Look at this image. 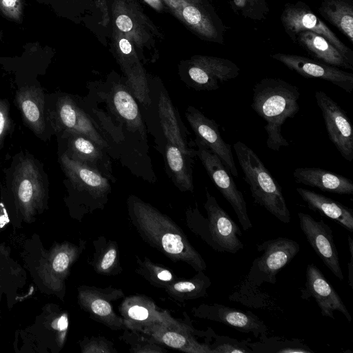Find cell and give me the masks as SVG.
I'll use <instances>...</instances> for the list:
<instances>
[{
    "mask_svg": "<svg viewBox=\"0 0 353 353\" xmlns=\"http://www.w3.org/2000/svg\"><path fill=\"white\" fill-rule=\"evenodd\" d=\"M131 223L141 238L172 261H182L196 272L207 265L181 228L168 216L134 195L127 200Z\"/></svg>",
    "mask_w": 353,
    "mask_h": 353,
    "instance_id": "6da1fadb",
    "label": "cell"
},
{
    "mask_svg": "<svg viewBox=\"0 0 353 353\" xmlns=\"http://www.w3.org/2000/svg\"><path fill=\"white\" fill-rule=\"evenodd\" d=\"M299 88L281 79L264 78L254 85L251 107L267 122L264 128L270 149L278 152L281 147L289 145L282 135L281 127L299 112Z\"/></svg>",
    "mask_w": 353,
    "mask_h": 353,
    "instance_id": "3957f363",
    "label": "cell"
},
{
    "mask_svg": "<svg viewBox=\"0 0 353 353\" xmlns=\"http://www.w3.org/2000/svg\"><path fill=\"white\" fill-rule=\"evenodd\" d=\"M319 12L353 43V0H322Z\"/></svg>",
    "mask_w": 353,
    "mask_h": 353,
    "instance_id": "f546056e",
    "label": "cell"
},
{
    "mask_svg": "<svg viewBox=\"0 0 353 353\" xmlns=\"http://www.w3.org/2000/svg\"><path fill=\"white\" fill-rule=\"evenodd\" d=\"M300 291L302 299L315 300L323 316L334 319V312L338 311L351 322L352 316L342 299L314 263L307 265L306 281Z\"/></svg>",
    "mask_w": 353,
    "mask_h": 353,
    "instance_id": "4fadbf2b",
    "label": "cell"
},
{
    "mask_svg": "<svg viewBox=\"0 0 353 353\" xmlns=\"http://www.w3.org/2000/svg\"><path fill=\"white\" fill-rule=\"evenodd\" d=\"M0 12L7 18L20 22L23 17V4L21 0H0Z\"/></svg>",
    "mask_w": 353,
    "mask_h": 353,
    "instance_id": "74e56055",
    "label": "cell"
},
{
    "mask_svg": "<svg viewBox=\"0 0 353 353\" xmlns=\"http://www.w3.org/2000/svg\"><path fill=\"white\" fill-rule=\"evenodd\" d=\"M314 96L330 140L342 157L351 162L353 159V130L346 112L325 92L316 91Z\"/></svg>",
    "mask_w": 353,
    "mask_h": 353,
    "instance_id": "8fae6325",
    "label": "cell"
},
{
    "mask_svg": "<svg viewBox=\"0 0 353 353\" xmlns=\"http://www.w3.org/2000/svg\"><path fill=\"white\" fill-rule=\"evenodd\" d=\"M60 160L65 176L82 196L83 214L103 209L111 192L109 179L92 168L72 159L65 152Z\"/></svg>",
    "mask_w": 353,
    "mask_h": 353,
    "instance_id": "8992f818",
    "label": "cell"
},
{
    "mask_svg": "<svg viewBox=\"0 0 353 353\" xmlns=\"http://www.w3.org/2000/svg\"><path fill=\"white\" fill-rule=\"evenodd\" d=\"M281 21L285 32L294 42L299 32L305 30L313 32L327 39L353 64V51L305 3H286L281 15Z\"/></svg>",
    "mask_w": 353,
    "mask_h": 353,
    "instance_id": "ba28073f",
    "label": "cell"
},
{
    "mask_svg": "<svg viewBox=\"0 0 353 353\" xmlns=\"http://www.w3.org/2000/svg\"><path fill=\"white\" fill-rule=\"evenodd\" d=\"M175 11H179L185 22L196 32L208 40L222 42L220 32L209 17L196 6L184 0H166Z\"/></svg>",
    "mask_w": 353,
    "mask_h": 353,
    "instance_id": "f1b7e54d",
    "label": "cell"
},
{
    "mask_svg": "<svg viewBox=\"0 0 353 353\" xmlns=\"http://www.w3.org/2000/svg\"><path fill=\"white\" fill-rule=\"evenodd\" d=\"M10 127L8 108L7 104L0 100V144Z\"/></svg>",
    "mask_w": 353,
    "mask_h": 353,
    "instance_id": "f35d334b",
    "label": "cell"
},
{
    "mask_svg": "<svg viewBox=\"0 0 353 353\" xmlns=\"http://www.w3.org/2000/svg\"><path fill=\"white\" fill-rule=\"evenodd\" d=\"M136 258L135 272L156 288L165 289L179 279L170 269L152 261L146 256L140 259L136 256Z\"/></svg>",
    "mask_w": 353,
    "mask_h": 353,
    "instance_id": "d6a6232c",
    "label": "cell"
},
{
    "mask_svg": "<svg viewBox=\"0 0 353 353\" xmlns=\"http://www.w3.org/2000/svg\"><path fill=\"white\" fill-rule=\"evenodd\" d=\"M150 6L155 8L156 10H161L162 8V3L161 0H144Z\"/></svg>",
    "mask_w": 353,
    "mask_h": 353,
    "instance_id": "7bdbcfd3",
    "label": "cell"
},
{
    "mask_svg": "<svg viewBox=\"0 0 353 353\" xmlns=\"http://www.w3.org/2000/svg\"><path fill=\"white\" fill-rule=\"evenodd\" d=\"M259 341L248 343L254 353H314L305 343L296 339H288L279 336H260Z\"/></svg>",
    "mask_w": 353,
    "mask_h": 353,
    "instance_id": "1f68e13d",
    "label": "cell"
},
{
    "mask_svg": "<svg viewBox=\"0 0 353 353\" xmlns=\"http://www.w3.org/2000/svg\"><path fill=\"white\" fill-rule=\"evenodd\" d=\"M213 332L210 327L199 331L191 325L178 321L174 323H157L143 328L141 332L157 343L188 353H211L210 343H200L196 335L208 336Z\"/></svg>",
    "mask_w": 353,
    "mask_h": 353,
    "instance_id": "30bf717a",
    "label": "cell"
},
{
    "mask_svg": "<svg viewBox=\"0 0 353 353\" xmlns=\"http://www.w3.org/2000/svg\"><path fill=\"white\" fill-rule=\"evenodd\" d=\"M56 114L58 125L65 132L85 136L107 152L109 144L102 130L70 97L58 99Z\"/></svg>",
    "mask_w": 353,
    "mask_h": 353,
    "instance_id": "2e32d148",
    "label": "cell"
},
{
    "mask_svg": "<svg viewBox=\"0 0 353 353\" xmlns=\"http://www.w3.org/2000/svg\"><path fill=\"white\" fill-rule=\"evenodd\" d=\"M298 217L300 228L313 250L333 274L341 281H343L332 228L323 219L315 220L306 213L299 212Z\"/></svg>",
    "mask_w": 353,
    "mask_h": 353,
    "instance_id": "7c38bea8",
    "label": "cell"
},
{
    "mask_svg": "<svg viewBox=\"0 0 353 353\" xmlns=\"http://www.w3.org/2000/svg\"><path fill=\"white\" fill-rule=\"evenodd\" d=\"M203 207L207 216L198 206L185 211L188 228L212 249L219 252L236 254L244 247L239 237L243 235L238 225L219 205L216 198L206 190Z\"/></svg>",
    "mask_w": 353,
    "mask_h": 353,
    "instance_id": "277c9868",
    "label": "cell"
},
{
    "mask_svg": "<svg viewBox=\"0 0 353 353\" xmlns=\"http://www.w3.org/2000/svg\"><path fill=\"white\" fill-rule=\"evenodd\" d=\"M119 309L125 328L137 332L154 324L179 321L144 295H131L123 298Z\"/></svg>",
    "mask_w": 353,
    "mask_h": 353,
    "instance_id": "ac0fdd59",
    "label": "cell"
},
{
    "mask_svg": "<svg viewBox=\"0 0 353 353\" xmlns=\"http://www.w3.org/2000/svg\"><path fill=\"white\" fill-rule=\"evenodd\" d=\"M146 335V334H145ZM121 339L130 346V352L133 353H163L168 350L162 347L149 336L143 333L125 328Z\"/></svg>",
    "mask_w": 353,
    "mask_h": 353,
    "instance_id": "e575fe53",
    "label": "cell"
},
{
    "mask_svg": "<svg viewBox=\"0 0 353 353\" xmlns=\"http://www.w3.org/2000/svg\"><path fill=\"white\" fill-rule=\"evenodd\" d=\"M185 117L196 138L202 141L212 152L219 157L232 175L238 176L232 146L223 139L216 122L205 117L193 106L188 107Z\"/></svg>",
    "mask_w": 353,
    "mask_h": 353,
    "instance_id": "e0dca14e",
    "label": "cell"
},
{
    "mask_svg": "<svg viewBox=\"0 0 353 353\" xmlns=\"http://www.w3.org/2000/svg\"><path fill=\"white\" fill-rule=\"evenodd\" d=\"M165 161L174 185L182 192L194 189L192 163L193 159L185 156L174 143L166 141Z\"/></svg>",
    "mask_w": 353,
    "mask_h": 353,
    "instance_id": "83f0119b",
    "label": "cell"
},
{
    "mask_svg": "<svg viewBox=\"0 0 353 353\" xmlns=\"http://www.w3.org/2000/svg\"><path fill=\"white\" fill-rule=\"evenodd\" d=\"M68 141L66 154L100 172L109 180H114L112 165L106 151L93 141L80 134L65 132Z\"/></svg>",
    "mask_w": 353,
    "mask_h": 353,
    "instance_id": "d6986e66",
    "label": "cell"
},
{
    "mask_svg": "<svg viewBox=\"0 0 353 353\" xmlns=\"http://www.w3.org/2000/svg\"><path fill=\"white\" fill-rule=\"evenodd\" d=\"M160 123L166 141L175 144L188 157L194 159L196 150L190 148L181 131L174 105L165 92H161L158 101Z\"/></svg>",
    "mask_w": 353,
    "mask_h": 353,
    "instance_id": "484cf974",
    "label": "cell"
},
{
    "mask_svg": "<svg viewBox=\"0 0 353 353\" xmlns=\"http://www.w3.org/2000/svg\"><path fill=\"white\" fill-rule=\"evenodd\" d=\"M271 57L303 77L327 81L345 92L352 93V73L301 55L276 53Z\"/></svg>",
    "mask_w": 353,
    "mask_h": 353,
    "instance_id": "5bb4252c",
    "label": "cell"
},
{
    "mask_svg": "<svg viewBox=\"0 0 353 353\" xmlns=\"http://www.w3.org/2000/svg\"><path fill=\"white\" fill-rule=\"evenodd\" d=\"M214 342L210 343L211 353H251L252 350L248 345L250 339L238 341L228 336H220L214 334Z\"/></svg>",
    "mask_w": 353,
    "mask_h": 353,
    "instance_id": "d590c367",
    "label": "cell"
},
{
    "mask_svg": "<svg viewBox=\"0 0 353 353\" xmlns=\"http://www.w3.org/2000/svg\"><path fill=\"white\" fill-rule=\"evenodd\" d=\"M233 148L254 203L263 207L282 223H288L290 213L282 189L259 157L240 141L233 145Z\"/></svg>",
    "mask_w": 353,
    "mask_h": 353,
    "instance_id": "5b68a950",
    "label": "cell"
},
{
    "mask_svg": "<svg viewBox=\"0 0 353 353\" xmlns=\"http://www.w3.org/2000/svg\"><path fill=\"white\" fill-rule=\"evenodd\" d=\"M196 154L210 179L234 210L244 231L252 227L243 193L236 185L232 174L219 157L201 140L196 138Z\"/></svg>",
    "mask_w": 353,
    "mask_h": 353,
    "instance_id": "52a82bcc",
    "label": "cell"
},
{
    "mask_svg": "<svg viewBox=\"0 0 353 353\" xmlns=\"http://www.w3.org/2000/svg\"><path fill=\"white\" fill-rule=\"evenodd\" d=\"M296 192L309 209L334 220L349 232H353V211L351 208L312 190L298 188Z\"/></svg>",
    "mask_w": 353,
    "mask_h": 353,
    "instance_id": "cb8c5ba5",
    "label": "cell"
},
{
    "mask_svg": "<svg viewBox=\"0 0 353 353\" xmlns=\"http://www.w3.org/2000/svg\"><path fill=\"white\" fill-rule=\"evenodd\" d=\"M92 245L94 253L88 262L97 273L116 276L122 272L119 248L116 241L101 236L92 241Z\"/></svg>",
    "mask_w": 353,
    "mask_h": 353,
    "instance_id": "4316f807",
    "label": "cell"
},
{
    "mask_svg": "<svg viewBox=\"0 0 353 353\" xmlns=\"http://www.w3.org/2000/svg\"><path fill=\"white\" fill-rule=\"evenodd\" d=\"M192 63L188 71L191 87L204 91L216 90L220 87L219 78L205 63L195 58Z\"/></svg>",
    "mask_w": 353,
    "mask_h": 353,
    "instance_id": "836d02e7",
    "label": "cell"
},
{
    "mask_svg": "<svg viewBox=\"0 0 353 353\" xmlns=\"http://www.w3.org/2000/svg\"><path fill=\"white\" fill-rule=\"evenodd\" d=\"M108 105L132 132L138 133L145 141L146 133L135 98L128 87L116 85L108 93Z\"/></svg>",
    "mask_w": 353,
    "mask_h": 353,
    "instance_id": "ffe728a7",
    "label": "cell"
},
{
    "mask_svg": "<svg viewBox=\"0 0 353 353\" xmlns=\"http://www.w3.org/2000/svg\"><path fill=\"white\" fill-rule=\"evenodd\" d=\"M119 48L124 54H130L132 52V46L130 41L126 39H121L119 41Z\"/></svg>",
    "mask_w": 353,
    "mask_h": 353,
    "instance_id": "b9f144b4",
    "label": "cell"
},
{
    "mask_svg": "<svg viewBox=\"0 0 353 353\" xmlns=\"http://www.w3.org/2000/svg\"><path fill=\"white\" fill-rule=\"evenodd\" d=\"M256 250L262 254L254 259L248 274L228 299L246 306L261 308L268 303L259 290L261 285L276 283L277 274L299 253L300 245L291 239L280 236L258 244Z\"/></svg>",
    "mask_w": 353,
    "mask_h": 353,
    "instance_id": "7a4b0ae2",
    "label": "cell"
},
{
    "mask_svg": "<svg viewBox=\"0 0 353 353\" xmlns=\"http://www.w3.org/2000/svg\"><path fill=\"white\" fill-rule=\"evenodd\" d=\"M197 318L223 323L243 333H252L256 338L266 334L268 327L264 322L251 311H242L219 303H203L192 308Z\"/></svg>",
    "mask_w": 353,
    "mask_h": 353,
    "instance_id": "9a60e30c",
    "label": "cell"
},
{
    "mask_svg": "<svg viewBox=\"0 0 353 353\" xmlns=\"http://www.w3.org/2000/svg\"><path fill=\"white\" fill-rule=\"evenodd\" d=\"M294 43L301 46L313 59L336 68L353 70V64L327 39L309 30L299 32Z\"/></svg>",
    "mask_w": 353,
    "mask_h": 353,
    "instance_id": "603a6c76",
    "label": "cell"
},
{
    "mask_svg": "<svg viewBox=\"0 0 353 353\" xmlns=\"http://www.w3.org/2000/svg\"><path fill=\"white\" fill-rule=\"evenodd\" d=\"M117 28L122 32H127L132 30L133 23L131 19L127 15H119L116 19Z\"/></svg>",
    "mask_w": 353,
    "mask_h": 353,
    "instance_id": "60d3db41",
    "label": "cell"
},
{
    "mask_svg": "<svg viewBox=\"0 0 353 353\" xmlns=\"http://www.w3.org/2000/svg\"><path fill=\"white\" fill-rule=\"evenodd\" d=\"M191 1L192 3H199V0H190Z\"/></svg>",
    "mask_w": 353,
    "mask_h": 353,
    "instance_id": "ee69618b",
    "label": "cell"
},
{
    "mask_svg": "<svg viewBox=\"0 0 353 353\" xmlns=\"http://www.w3.org/2000/svg\"><path fill=\"white\" fill-rule=\"evenodd\" d=\"M347 244L350 253V259L347 263V283L350 287L353 289V239L350 235L347 236Z\"/></svg>",
    "mask_w": 353,
    "mask_h": 353,
    "instance_id": "ab89813d",
    "label": "cell"
},
{
    "mask_svg": "<svg viewBox=\"0 0 353 353\" xmlns=\"http://www.w3.org/2000/svg\"><path fill=\"white\" fill-rule=\"evenodd\" d=\"M211 284L210 278L203 271H199L189 279L179 278L164 290L172 299L184 302L206 296Z\"/></svg>",
    "mask_w": 353,
    "mask_h": 353,
    "instance_id": "4dcf8cb0",
    "label": "cell"
},
{
    "mask_svg": "<svg viewBox=\"0 0 353 353\" xmlns=\"http://www.w3.org/2000/svg\"><path fill=\"white\" fill-rule=\"evenodd\" d=\"M16 102L26 124L36 134H41L46 127L41 89L34 85L22 87L16 94Z\"/></svg>",
    "mask_w": 353,
    "mask_h": 353,
    "instance_id": "d4e9b609",
    "label": "cell"
},
{
    "mask_svg": "<svg viewBox=\"0 0 353 353\" xmlns=\"http://www.w3.org/2000/svg\"><path fill=\"white\" fill-rule=\"evenodd\" d=\"M41 174L30 159L22 160L16 166L12 184L18 201L23 206H30L39 199L43 192Z\"/></svg>",
    "mask_w": 353,
    "mask_h": 353,
    "instance_id": "44dd1931",
    "label": "cell"
},
{
    "mask_svg": "<svg viewBox=\"0 0 353 353\" xmlns=\"http://www.w3.org/2000/svg\"><path fill=\"white\" fill-rule=\"evenodd\" d=\"M296 182L323 192L339 194H353V183L342 175L320 168H299L293 172Z\"/></svg>",
    "mask_w": 353,
    "mask_h": 353,
    "instance_id": "7402d4cb",
    "label": "cell"
},
{
    "mask_svg": "<svg viewBox=\"0 0 353 353\" xmlns=\"http://www.w3.org/2000/svg\"><path fill=\"white\" fill-rule=\"evenodd\" d=\"M124 297L122 290L105 287L81 286L79 288V303L94 321L110 330L117 331L125 328L123 319L117 315L112 303Z\"/></svg>",
    "mask_w": 353,
    "mask_h": 353,
    "instance_id": "9c48e42d",
    "label": "cell"
},
{
    "mask_svg": "<svg viewBox=\"0 0 353 353\" xmlns=\"http://www.w3.org/2000/svg\"><path fill=\"white\" fill-rule=\"evenodd\" d=\"M83 353H117L113 342L103 336L85 338L81 342Z\"/></svg>",
    "mask_w": 353,
    "mask_h": 353,
    "instance_id": "8d00e7d4",
    "label": "cell"
}]
</instances>
